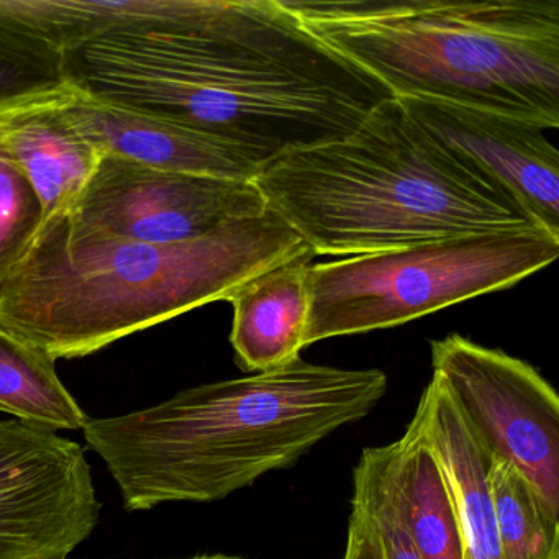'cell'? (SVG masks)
Here are the masks:
<instances>
[{"instance_id":"4","label":"cell","mask_w":559,"mask_h":559,"mask_svg":"<svg viewBox=\"0 0 559 559\" xmlns=\"http://www.w3.org/2000/svg\"><path fill=\"white\" fill-rule=\"evenodd\" d=\"M254 186L316 257L542 228L395 97L378 104L352 135L267 163Z\"/></svg>"},{"instance_id":"19","label":"cell","mask_w":559,"mask_h":559,"mask_svg":"<svg viewBox=\"0 0 559 559\" xmlns=\"http://www.w3.org/2000/svg\"><path fill=\"white\" fill-rule=\"evenodd\" d=\"M67 58L0 19V104L67 81Z\"/></svg>"},{"instance_id":"13","label":"cell","mask_w":559,"mask_h":559,"mask_svg":"<svg viewBox=\"0 0 559 559\" xmlns=\"http://www.w3.org/2000/svg\"><path fill=\"white\" fill-rule=\"evenodd\" d=\"M407 428L437 461L456 516L464 559H502L489 486L492 454L437 379L431 378L421 392Z\"/></svg>"},{"instance_id":"7","label":"cell","mask_w":559,"mask_h":559,"mask_svg":"<svg viewBox=\"0 0 559 559\" xmlns=\"http://www.w3.org/2000/svg\"><path fill=\"white\" fill-rule=\"evenodd\" d=\"M431 369L477 440L512 464L559 519V397L533 366L453 335L431 342Z\"/></svg>"},{"instance_id":"10","label":"cell","mask_w":559,"mask_h":559,"mask_svg":"<svg viewBox=\"0 0 559 559\" xmlns=\"http://www.w3.org/2000/svg\"><path fill=\"white\" fill-rule=\"evenodd\" d=\"M399 100L441 145L512 195L538 227L559 237V155L545 130L444 100Z\"/></svg>"},{"instance_id":"21","label":"cell","mask_w":559,"mask_h":559,"mask_svg":"<svg viewBox=\"0 0 559 559\" xmlns=\"http://www.w3.org/2000/svg\"><path fill=\"white\" fill-rule=\"evenodd\" d=\"M342 559H384L381 543L361 510L352 507Z\"/></svg>"},{"instance_id":"1","label":"cell","mask_w":559,"mask_h":559,"mask_svg":"<svg viewBox=\"0 0 559 559\" xmlns=\"http://www.w3.org/2000/svg\"><path fill=\"white\" fill-rule=\"evenodd\" d=\"M86 93L225 140L267 163L352 135L391 93L281 0H194L185 21L67 55Z\"/></svg>"},{"instance_id":"18","label":"cell","mask_w":559,"mask_h":559,"mask_svg":"<svg viewBox=\"0 0 559 559\" xmlns=\"http://www.w3.org/2000/svg\"><path fill=\"white\" fill-rule=\"evenodd\" d=\"M397 441L362 450L353 469L352 507L361 510L381 543L384 559H420L401 506Z\"/></svg>"},{"instance_id":"6","label":"cell","mask_w":559,"mask_h":559,"mask_svg":"<svg viewBox=\"0 0 559 559\" xmlns=\"http://www.w3.org/2000/svg\"><path fill=\"white\" fill-rule=\"evenodd\" d=\"M558 254L559 237L526 228L312 263L304 348L335 336L394 329L509 289L555 263Z\"/></svg>"},{"instance_id":"22","label":"cell","mask_w":559,"mask_h":559,"mask_svg":"<svg viewBox=\"0 0 559 559\" xmlns=\"http://www.w3.org/2000/svg\"><path fill=\"white\" fill-rule=\"evenodd\" d=\"M191 559H245V558H237V556L214 555V556H198V558H191Z\"/></svg>"},{"instance_id":"2","label":"cell","mask_w":559,"mask_h":559,"mask_svg":"<svg viewBox=\"0 0 559 559\" xmlns=\"http://www.w3.org/2000/svg\"><path fill=\"white\" fill-rule=\"evenodd\" d=\"M313 258L270 209L173 245L107 234L60 215L41 225L27 254L0 284V325L55 361L83 358L228 300L266 271Z\"/></svg>"},{"instance_id":"14","label":"cell","mask_w":559,"mask_h":559,"mask_svg":"<svg viewBox=\"0 0 559 559\" xmlns=\"http://www.w3.org/2000/svg\"><path fill=\"white\" fill-rule=\"evenodd\" d=\"M313 260L266 271L228 299L234 307L230 343L238 366L264 372L300 358L309 320L307 273Z\"/></svg>"},{"instance_id":"20","label":"cell","mask_w":559,"mask_h":559,"mask_svg":"<svg viewBox=\"0 0 559 559\" xmlns=\"http://www.w3.org/2000/svg\"><path fill=\"white\" fill-rule=\"evenodd\" d=\"M45 214L24 173L0 153V284L27 254Z\"/></svg>"},{"instance_id":"15","label":"cell","mask_w":559,"mask_h":559,"mask_svg":"<svg viewBox=\"0 0 559 559\" xmlns=\"http://www.w3.org/2000/svg\"><path fill=\"white\" fill-rule=\"evenodd\" d=\"M0 412L47 430H84L91 420L61 382L55 359L0 325Z\"/></svg>"},{"instance_id":"11","label":"cell","mask_w":559,"mask_h":559,"mask_svg":"<svg viewBox=\"0 0 559 559\" xmlns=\"http://www.w3.org/2000/svg\"><path fill=\"white\" fill-rule=\"evenodd\" d=\"M64 114L103 155L162 171L254 182L263 163L251 153L191 127L99 99L67 81Z\"/></svg>"},{"instance_id":"3","label":"cell","mask_w":559,"mask_h":559,"mask_svg":"<svg viewBox=\"0 0 559 559\" xmlns=\"http://www.w3.org/2000/svg\"><path fill=\"white\" fill-rule=\"evenodd\" d=\"M388 388L381 369L299 358L186 389L155 407L90 420L83 431L127 509L215 502L293 466L340 428L368 417Z\"/></svg>"},{"instance_id":"5","label":"cell","mask_w":559,"mask_h":559,"mask_svg":"<svg viewBox=\"0 0 559 559\" xmlns=\"http://www.w3.org/2000/svg\"><path fill=\"white\" fill-rule=\"evenodd\" d=\"M395 99L559 127L556 0H281Z\"/></svg>"},{"instance_id":"12","label":"cell","mask_w":559,"mask_h":559,"mask_svg":"<svg viewBox=\"0 0 559 559\" xmlns=\"http://www.w3.org/2000/svg\"><path fill=\"white\" fill-rule=\"evenodd\" d=\"M64 83L0 104V153L37 192L44 224L73 214L104 158L64 114Z\"/></svg>"},{"instance_id":"8","label":"cell","mask_w":559,"mask_h":559,"mask_svg":"<svg viewBox=\"0 0 559 559\" xmlns=\"http://www.w3.org/2000/svg\"><path fill=\"white\" fill-rule=\"evenodd\" d=\"M99 512L80 444L17 418L0 421V559H68Z\"/></svg>"},{"instance_id":"17","label":"cell","mask_w":559,"mask_h":559,"mask_svg":"<svg viewBox=\"0 0 559 559\" xmlns=\"http://www.w3.org/2000/svg\"><path fill=\"white\" fill-rule=\"evenodd\" d=\"M489 486L502 559H559V519L519 469L492 456Z\"/></svg>"},{"instance_id":"9","label":"cell","mask_w":559,"mask_h":559,"mask_svg":"<svg viewBox=\"0 0 559 559\" xmlns=\"http://www.w3.org/2000/svg\"><path fill=\"white\" fill-rule=\"evenodd\" d=\"M266 209L254 182L162 171L104 155L70 215L107 234L173 245L207 237Z\"/></svg>"},{"instance_id":"16","label":"cell","mask_w":559,"mask_h":559,"mask_svg":"<svg viewBox=\"0 0 559 559\" xmlns=\"http://www.w3.org/2000/svg\"><path fill=\"white\" fill-rule=\"evenodd\" d=\"M397 484L412 542L420 559H464L456 516L430 450L405 430L397 440Z\"/></svg>"}]
</instances>
